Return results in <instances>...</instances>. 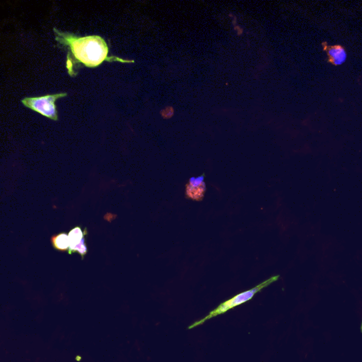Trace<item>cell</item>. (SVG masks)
<instances>
[{"label": "cell", "mask_w": 362, "mask_h": 362, "mask_svg": "<svg viewBox=\"0 0 362 362\" xmlns=\"http://www.w3.org/2000/svg\"><path fill=\"white\" fill-rule=\"evenodd\" d=\"M55 39L68 50L67 69L70 76L75 77L82 66L95 68L104 61L110 62L133 63L116 56H109V48L105 40L98 36L79 37L54 28Z\"/></svg>", "instance_id": "1"}, {"label": "cell", "mask_w": 362, "mask_h": 362, "mask_svg": "<svg viewBox=\"0 0 362 362\" xmlns=\"http://www.w3.org/2000/svg\"><path fill=\"white\" fill-rule=\"evenodd\" d=\"M279 278H280V275H275V276L270 277L268 280L261 282L260 284L255 286L253 289H250L248 290V291H244V292L239 293L237 296L234 297L233 298L223 302L220 305L218 306L216 309L210 311L209 314L207 315L204 318L194 322L192 325L188 326V329L194 328V327H198V326L203 325L207 320L219 316V315L224 314V313L227 312L228 310L233 309V308L236 307V306L241 305V304H244L245 302H248V301L252 300L257 293L260 292L261 290L265 289V288L267 287V286L270 285V284L276 282V281L279 280Z\"/></svg>", "instance_id": "2"}, {"label": "cell", "mask_w": 362, "mask_h": 362, "mask_svg": "<svg viewBox=\"0 0 362 362\" xmlns=\"http://www.w3.org/2000/svg\"><path fill=\"white\" fill-rule=\"evenodd\" d=\"M68 93H60L56 94L43 95L40 97H26L22 100V104L28 109L57 121L58 120L55 102L57 99L64 98Z\"/></svg>", "instance_id": "3"}, {"label": "cell", "mask_w": 362, "mask_h": 362, "mask_svg": "<svg viewBox=\"0 0 362 362\" xmlns=\"http://www.w3.org/2000/svg\"><path fill=\"white\" fill-rule=\"evenodd\" d=\"M185 189L187 198L192 201H201L206 192L204 175L199 177L190 178L185 185Z\"/></svg>", "instance_id": "4"}, {"label": "cell", "mask_w": 362, "mask_h": 362, "mask_svg": "<svg viewBox=\"0 0 362 362\" xmlns=\"http://www.w3.org/2000/svg\"><path fill=\"white\" fill-rule=\"evenodd\" d=\"M322 47L327 53L328 62L334 66H340L346 62L347 53L346 49L341 45L328 46L326 42L322 43Z\"/></svg>", "instance_id": "5"}, {"label": "cell", "mask_w": 362, "mask_h": 362, "mask_svg": "<svg viewBox=\"0 0 362 362\" xmlns=\"http://www.w3.org/2000/svg\"><path fill=\"white\" fill-rule=\"evenodd\" d=\"M69 237H67L65 234H61L55 239V246L59 249H65L69 245Z\"/></svg>", "instance_id": "6"}, {"label": "cell", "mask_w": 362, "mask_h": 362, "mask_svg": "<svg viewBox=\"0 0 362 362\" xmlns=\"http://www.w3.org/2000/svg\"><path fill=\"white\" fill-rule=\"evenodd\" d=\"M162 115H163V118H169L174 115V109L172 107H168L167 109L163 110L161 112Z\"/></svg>", "instance_id": "7"}, {"label": "cell", "mask_w": 362, "mask_h": 362, "mask_svg": "<svg viewBox=\"0 0 362 362\" xmlns=\"http://www.w3.org/2000/svg\"><path fill=\"white\" fill-rule=\"evenodd\" d=\"M361 331H362V326H361Z\"/></svg>", "instance_id": "8"}]
</instances>
